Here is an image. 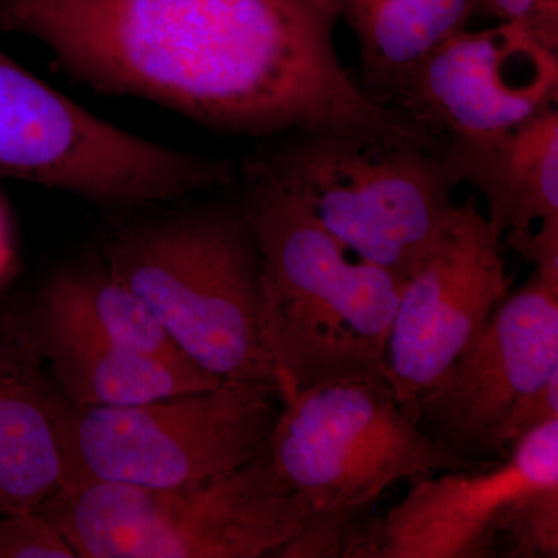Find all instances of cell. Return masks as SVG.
Segmentation results:
<instances>
[{"label":"cell","instance_id":"8fae6325","mask_svg":"<svg viewBox=\"0 0 558 558\" xmlns=\"http://www.w3.org/2000/svg\"><path fill=\"white\" fill-rule=\"evenodd\" d=\"M558 373V281L532 271L411 407L421 428L458 457L492 464L509 453L513 405Z\"/></svg>","mask_w":558,"mask_h":558},{"label":"cell","instance_id":"3957f363","mask_svg":"<svg viewBox=\"0 0 558 558\" xmlns=\"http://www.w3.org/2000/svg\"><path fill=\"white\" fill-rule=\"evenodd\" d=\"M244 175L299 199L351 255L403 282L438 238L458 186L438 148L376 131L293 134L250 157Z\"/></svg>","mask_w":558,"mask_h":558},{"label":"cell","instance_id":"30bf717a","mask_svg":"<svg viewBox=\"0 0 558 558\" xmlns=\"http://www.w3.org/2000/svg\"><path fill=\"white\" fill-rule=\"evenodd\" d=\"M512 290L502 234L473 194L453 204L427 255L400 290L385 377L405 409L440 379Z\"/></svg>","mask_w":558,"mask_h":558},{"label":"cell","instance_id":"5b68a950","mask_svg":"<svg viewBox=\"0 0 558 558\" xmlns=\"http://www.w3.org/2000/svg\"><path fill=\"white\" fill-rule=\"evenodd\" d=\"M39 512L78 558L277 556L312 515L278 475L269 451L240 469L179 486L80 484Z\"/></svg>","mask_w":558,"mask_h":558},{"label":"cell","instance_id":"7402d4cb","mask_svg":"<svg viewBox=\"0 0 558 558\" xmlns=\"http://www.w3.org/2000/svg\"><path fill=\"white\" fill-rule=\"evenodd\" d=\"M502 245L520 253L542 277L558 281V218L543 220L538 231L505 234Z\"/></svg>","mask_w":558,"mask_h":558},{"label":"cell","instance_id":"6da1fadb","mask_svg":"<svg viewBox=\"0 0 558 558\" xmlns=\"http://www.w3.org/2000/svg\"><path fill=\"white\" fill-rule=\"evenodd\" d=\"M330 0H0V32L69 75L250 137L376 131L429 143L352 78Z\"/></svg>","mask_w":558,"mask_h":558},{"label":"cell","instance_id":"e0dca14e","mask_svg":"<svg viewBox=\"0 0 558 558\" xmlns=\"http://www.w3.org/2000/svg\"><path fill=\"white\" fill-rule=\"evenodd\" d=\"M40 319V330L94 337L160 357L186 359L149 307L105 267L51 279L44 290Z\"/></svg>","mask_w":558,"mask_h":558},{"label":"cell","instance_id":"52a82bcc","mask_svg":"<svg viewBox=\"0 0 558 558\" xmlns=\"http://www.w3.org/2000/svg\"><path fill=\"white\" fill-rule=\"evenodd\" d=\"M0 179L98 204L145 205L226 189L236 172L230 161L121 130L0 50Z\"/></svg>","mask_w":558,"mask_h":558},{"label":"cell","instance_id":"603a6c76","mask_svg":"<svg viewBox=\"0 0 558 558\" xmlns=\"http://www.w3.org/2000/svg\"><path fill=\"white\" fill-rule=\"evenodd\" d=\"M7 260V241L5 231H3L2 216H0V270Z\"/></svg>","mask_w":558,"mask_h":558},{"label":"cell","instance_id":"2e32d148","mask_svg":"<svg viewBox=\"0 0 558 558\" xmlns=\"http://www.w3.org/2000/svg\"><path fill=\"white\" fill-rule=\"evenodd\" d=\"M355 36L363 90L385 100L442 44L468 31L483 0H330Z\"/></svg>","mask_w":558,"mask_h":558},{"label":"cell","instance_id":"ffe728a7","mask_svg":"<svg viewBox=\"0 0 558 558\" xmlns=\"http://www.w3.org/2000/svg\"><path fill=\"white\" fill-rule=\"evenodd\" d=\"M483 14L499 22H519L558 51V0H483Z\"/></svg>","mask_w":558,"mask_h":558},{"label":"cell","instance_id":"5bb4252c","mask_svg":"<svg viewBox=\"0 0 558 558\" xmlns=\"http://www.w3.org/2000/svg\"><path fill=\"white\" fill-rule=\"evenodd\" d=\"M439 150L457 185L472 183L505 236L558 218V108L487 145Z\"/></svg>","mask_w":558,"mask_h":558},{"label":"cell","instance_id":"7c38bea8","mask_svg":"<svg viewBox=\"0 0 558 558\" xmlns=\"http://www.w3.org/2000/svg\"><path fill=\"white\" fill-rule=\"evenodd\" d=\"M558 486V418L521 435L478 469L414 481L385 517H371L354 558H484L527 495Z\"/></svg>","mask_w":558,"mask_h":558},{"label":"cell","instance_id":"ac0fdd59","mask_svg":"<svg viewBox=\"0 0 558 558\" xmlns=\"http://www.w3.org/2000/svg\"><path fill=\"white\" fill-rule=\"evenodd\" d=\"M510 557H558V486L527 495L508 524Z\"/></svg>","mask_w":558,"mask_h":558},{"label":"cell","instance_id":"8992f818","mask_svg":"<svg viewBox=\"0 0 558 558\" xmlns=\"http://www.w3.org/2000/svg\"><path fill=\"white\" fill-rule=\"evenodd\" d=\"M278 400L275 389L238 379L132 407H78L54 395L64 488L171 487L240 469L269 451Z\"/></svg>","mask_w":558,"mask_h":558},{"label":"cell","instance_id":"4fadbf2b","mask_svg":"<svg viewBox=\"0 0 558 558\" xmlns=\"http://www.w3.org/2000/svg\"><path fill=\"white\" fill-rule=\"evenodd\" d=\"M53 398L35 348L0 329V513L36 512L65 486Z\"/></svg>","mask_w":558,"mask_h":558},{"label":"cell","instance_id":"277c9868","mask_svg":"<svg viewBox=\"0 0 558 558\" xmlns=\"http://www.w3.org/2000/svg\"><path fill=\"white\" fill-rule=\"evenodd\" d=\"M105 269L199 368L278 395L260 333V264L247 216L209 211L120 231L106 245Z\"/></svg>","mask_w":558,"mask_h":558},{"label":"cell","instance_id":"7a4b0ae2","mask_svg":"<svg viewBox=\"0 0 558 558\" xmlns=\"http://www.w3.org/2000/svg\"><path fill=\"white\" fill-rule=\"evenodd\" d=\"M245 180L260 264V333L279 400L339 381L387 380L402 279L351 255L286 191Z\"/></svg>","mask_w":558,"mask_h":558},{"label":"cell","instance_id":"9c48e42d","mask_svg":"<svg viewBox=\"0 0 558 558\" xmlns=\"http://www.w3.org/2000/svg\"><path fill=\"white\" fill-rule=\"evenodd\" d=\"M558 102V51L519 22L464 31L385 100L438 149L487 145Z\"/></svg>","mask_w":558,"mask_h":558},{"label":"cell","instance_id":"9a60e30c","mask_svg":"<svg viewBox=\"0 0 558 558\" xmlns=\"http://www.w3.org/2000/svg\"><path fill=\"white\" fill-rule=\"evenodd\" d=\"M65 399L78 407H132L218 387L189 359L160 357L94 337L40 330Z\"/></svg>","mask_w":558,"mask_h":558},{"label":"cell","instance_id":"d6986e66","mask_svg":"<svg viewBox=\"0 0 558 558\" xmlns=\"http://www.w3.org/2000/svg\"><path fill=\"white\" fill-rule=\"evenodd\" d=\"M0 558H76L60 529L39 510L0 513Z\"/></svg>","mask_w":558,"mask_h":558},{"label":"cell","instance_id":"ba28073f","mask_svg":"<svg viewBox=\"0 0 558 558\" xmlns=\"http://www.w3.org/2000/svg\"><path fill=\"white\" fill-rule=\"evenodd\" d=\"M269 458L312 515H366L399 481L487 465L429 438L387 380L339 381L284 400Z\"/></svg>","mask_w":558,"mask_h":558},{"label":"cell","instance_id":"44dd1931","mask_svg":"<svg viewBox=\"0 0 558 558\" xmlns=\"http://www.w3.org/2000/svg\"><path fill=\"white\" fill-rule=\"evenodd\" d=\"M554 418H558V373L513 405L502 428V446L509 450L521 435Z\"/></svg>","mask_w":558,"mask_h":558}]
</instances>
